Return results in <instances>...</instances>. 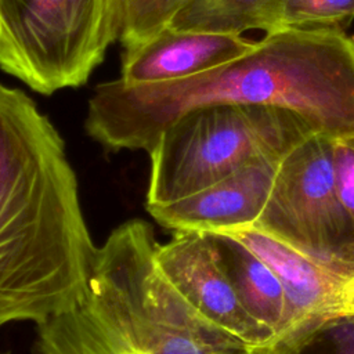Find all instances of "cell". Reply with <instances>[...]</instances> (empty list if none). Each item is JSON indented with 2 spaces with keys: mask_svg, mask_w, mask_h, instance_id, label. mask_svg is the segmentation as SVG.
Returning a JSON list of instances; mask_svg holds the SVG:
<instances>
[{
  "mask_svg": "<svg viewBox=\"0 0 354 354\" xmlns=\"http://www.w3.org/2000/svg\"><path fill=\"white\" fill-rule=\"evenodd\" d=\"M184 0H112L116 41L133 47L166 26Z\"/></svg>",
  "mask_w": 354,
  "mask_h": 354,
  "instance_id": "cell-14",
  "label": "cell"
},
{
  "mask_svg": "<svg viewBox=\"0 0 354 354\" xmlns=\"http://www.w3.org/2000/svg\"><path fill=\"white\" fill-rule=\"evenodd\" d=\"M354 18V0H283L278 29L344 30Z\"/></svg>",
  "mask_w": 354,
  "mask_h": 354,
  "instance_id": "cell-15",
  "label": "cell"
},
{
  "mask_svg": "<svg viewBox=\"0 0 354 354\" xmlns=\"http://www.w3.org/2000/svg\"><path fill=\"white\" fill-rule=\"evenodd\" d=\"M252 354H354V315L318 322L286 337L272 339Z\"/></svg>",
  "mask_w": 354,
  "mask_h": 354,
  "instance_id": "cell-13",
  "label": "cell"
},
{
  "mask_svg": "<svg viewBox=\"0 0 354 354\" xmlns=\"http://www.w3.org/2000/svg\"><path fill=\"white\" fill-rule=\"evenodd\" d=\"M279 159L252 162L203 189L147 210L158 224L173 232H220L250 225L268 199Z\"/></svg>",
  "mask_w": 354,
  "mask_h": 354,
  "instance_id": "cell-8",
  "label": "cell"
},
{
  "mask_svg": "<svg viewBox=\"0 0 354 354\" xmlns=\"http://www.w3.org/2000/svg\"><path fill=\"white\" fill-rule=\"evenodd\" d=\"M97 248L61 134L25 91L0 83V326L73 307Z\"/></svg>",
  "mask_w": 354,
  "mask_h": 354,
  "instance_id": "cell-2",
  "label": "cell"
},
{
  "mask_svg": "<svg viewBox=\"0 0 354 354\" xmlns=\"http://www.w3.org/2000/svg\"><path fill=\"white\" fill-rule=\"evenodd\" d=\"M115 41L112 0H0V71L36 93L86 84Z\"/></svg>",
  "mask_w": 354,
  "mask_h": 354,
  "instance_id": "cell-4",
  "label": "cell"
},
{
  "mask_svg": "<svg viewBox=\"0 0 354 354\" xmlns=\"http://www.w3.org/2000/svg\"><path fill=\"white\" fill-rule=\"evenodd\" d=\"M283 0H184L169 26L242 35L248 30L275 32Z\"/></svg>",
  "mask_w": 354,
  "mask_h": 354,
  "instance_id": "cell-12",
  "label": "cell"
},
{
  "mask_svg": "<svg viewBox=\"0 0 354 354\" xmlns=\"http://www.w3.org/2000/svg\"><path fill=\"white\" fill-rule=\"evenodd\" d=\"M332 160L337 195L354 220V136L332 138Z\"/></svg>",
  "mask_w": 354,
  "mask_h": 354,
  "instance_id": "cell-16",
  "label": "cell"
},
{
  "mask_svg": "<svg viewBox=\"0 0 354 354\" xmlns=\"http://www.w3.org/2000/svg\"><path fill=\"white\" fill-rule=\"evenodd\" d=\"M155 261L183 300L212 325L252 350L272 339V330L242 306L216 235L177 231L170 241L158 242Z\"/></svg>",
  "mask_w": 354,
  "mask_h": 354,
  "instance_id": "cell-6",
  "label": "cell"
},
{
  "mask_svg": "<svg viewBox=\"0 0 354 354\" xmlns=\"http://www.w3.org/2000/svg\"><path fill=\"white\" fill-rule=\"evenodd\" d=\"M33 354H152L91 271L82 299L37 325Z\"/></svg>",
  "mask_w": 354,
  "mask_h": 354,
  "instance_id": "cell-10",
  "label": "cell"
},
{
  "mask_svg": "<svg viewBox=\"0 0 354 354\" xmlns=\"http://www.w3.org/2000/svg\"><path fill=\"white\" fill-rule=\"evenodd\" d=\"M254 46V40L242 35L166 26L152 37L123 48L119 79L127 84L183 80L227 64Z\"/></svg>",
  "mask_w": 354,
  "mask_h": 354,
  "instance_id": "cell-9",
  "label": "cell"
},
{
  "mask_svg": "<svg viewBox=\"0 0 354 354\" xmlns=\"http://www.w3.org/2000/svg\"><path fill=\"white\" fill-rule=\"evenodd\" d=\"M250 225L311 257L354 268V220L337 195L332 138L311 133L281 156L268 199Z\"/></svg>",
  "mask_w": 354,
  "mask_h": 354,
  "instance_id": "cell-5",
  "label": "cell"
},
{
  "mask_svg": "<svg viewBox=\"0 0 354 354\" xmlns=\"http://www.w3.org/2000/svg\"><path fill=\"white\" fill-rule=\"evenodd\" d=\"M0 354H8V353H0Z\"/></svg>",
  "mask_w": 354,
  "mask_h": 354,
  "instance_id": "cell-17",
  "label": "cell"
},
{
  "mask_svg": "<svg viewBox=\"0 0 354 354\" xmlns=\"http://www.w3.org/2000/svg\"><path fill=\"white\" fill-rule=\"evenodd\" d=\"M213 105L283 109L314 133L354 136V36L332 28L278 29L246 54L188 79L101 83L88 100L84 129L108 149L148 153L181 116Z\"/></svg>",
  "mask_w": 354,
  "mask_h": 354,
  "instance_id": "cell-1",
  "label": "cell"
},
{
  "mask_svg": "<svg viewBox=\"0 0 354 354\" xmlns=\"http://www.w3.org/2000/svg\"><path fill=\"white\" fill-rule=\"evenodd\" d=\"M314 133L299 116L257 105H213L167 127L149 155L145 206L188 196L264 159L279 158Z\"/></svg>",
  "mask_w": 354,
  "mask_h": 354,
  "instance_id": "cell-3",
  "label": "cell"
},
{
  "mask_svg": "<svg viewBox=\"0 0 354 354\" xmlns=\"http://www.w3.org/2000/svg\"><path fill=\"white\" fill-rule=\"evenodd\" d=\"M216 235L238 297L246 311L275 335L285 319V292L277 274L253 252L225 235Z\"/></svg>",
  "mask_w": 354,
  "mask_h": 354,
  "instance_id": "cell-11",
  "label": "cell"
},
{
  "mask_svg": "<svg viewBox=\"0 0 354 354\" xmlns=\"http://www.w3.org/2000/svg\"><path fill=\"white\" fill-rule=\"evenodd\" d=\"M210 234L235 239L279 278L286 308L283 324L272 339L290 336L333 317L354 315V268L311 257L253 225Z\"/></svg>",
  "mask_w": 354,
  "mask_h": 354,
  "instance_id": "cell-7",
  "label": "cell"
}]
</instances>
